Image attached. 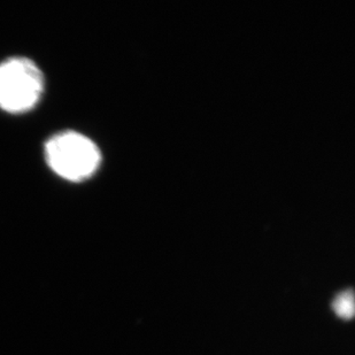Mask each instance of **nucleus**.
<instances>
[{"label":"nucleus","instance_id":"3","mask_svg":"<svg viewBox=\"0 0 355 355\" xmlns=\"http://www.w3.org/2000/svg\"><path fill=\"white\" fill-rule=\"evenodd\" d=\"M332 309L342 320H352L354 316V293L352 290H345L336 295L332 300Z\"/></svg>","mask_w":355,"mask_h":355},{"label":"nucleus","instance_id":"1","mask_svg":"<svg viewBox=\"0 0 355 355\" xmlns=\"http://www.w3.org/2000/svg\"><path fill=\"white\" fill-rule=\"evenodd\" d=\"M44 155L51 171L68 182H83L97 171L101 155L90 138L78 131L53 135L45 143Z\"/></svg>","mask_w":355,"mask_h":355},{"label":"nucleus","instance_id":"2","mask_svg":"<svg viewBox=\"0 0 355 355\" xmlns=\"http://www.w3.org/2000/svg\"><path fill=\"white\" fill-rule=\"evenodd\" d=\"M44 75L34 61L24 57L0 62V108L10 114L31 111L44 92Z\"/></svg>","mask_w":355,"mask_h":355}]
</instances>
